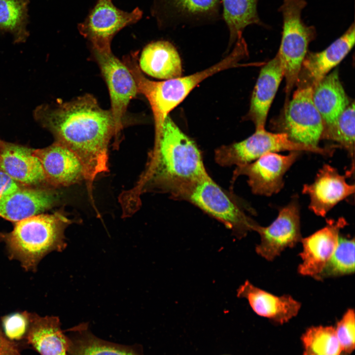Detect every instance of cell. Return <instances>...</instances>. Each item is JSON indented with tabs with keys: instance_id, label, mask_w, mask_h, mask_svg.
<instances>
[{
	"instance_id": "603a6c76",
	"label": "cell",
	"mask_w": 355,
	"mask_h": 355,
	"mask_svg": "<svg viewBox=\"0 0 355 355\" xmlns=\"http://www.w3.org/2000/svg\"><path fill=\"white\" fill-rule=\"evenodd\" d=\"M139 61L142 71L156 78L167 80L180 77L182 74L179 55L168 41L158 40L147 44Z\"/></svg>"
},
{
	"instance_id": "83f0119b",
	"label": "cell",
	"mask_w": 355,
	"mask_h": 355,
	"mask_svg": "<svg viewBox=\"0 0 355 355\" xmlns=\"http://www.w3.org/2000/svg\"><path fill=\"white\" fill-rule=\"evenodd\" d=\"M355 103L350 105L331 124L324 127L321 140L337 143L354 158L355 152Z\"/></svg>"
},
{
	"instance_id": "1f68e13d",
	"label": "cell",
	"mask_w": 355,
	"mask_h": 355,
	"mask_svg": "<svg viewBox=\"0 0 355 355\" xmlns=\"http://www.w3.org/2000/svg\"><path fill=\"white\" fill-rule=\"evenodd\" d=\"M28 321L26 313L6 317L3 320L6 335L11 339H19L26 332Z\"/></svg>"
},
{
	"instance_id": "3957f363",
	"label": "cell",
	"mask_w": 355,
	"mask_h": 355,
	"mask_svg": "<svg viewBox=\"0 0 355 355\" xmlns=\"http://www.w3.org/2000/svg\"><path fill=\"white\" fill-rule=\"evenodd\" d=\"M247 52L246 43L239 39L231 53L214 65L191 75L162 81L149 80L143 75L139 66L137 52L125 56L123 63L133 76L138 93L144 95L150 105L154 120L155 137L160 134L169 113L196 86L218 72L241 66L238 63Z\"/></svg>"
},
{
	"instance_id": "8fae6325",
	"label": "cell",
	"mask_w": 355,
	"mask_h": 355,
	"mask_svg": "<svg viewBox=\"0 0 355 355\" xmlns=\"http://www.w3.org/2000/svg\"><path fill=\"white\" fill-rule=\"evenodd\" d=\"M92 51L107 84L111 103L110 110L121 132L126 122L128 104L138 93L135 81L126 66L113 55L111 49H92Z\"/></svg>"
},
{
	"instance_id": "4dcf8cb0",
	"label": "cell",
	"mask_w": 355,
	"mask_h": 355,
	"mask_svg": "<svg viewBox=\"0 0 355 355\" xmlns=\"http://www.w3.org/2000/svg\"><path fill=\"white\" fill-rule=\"evenodd\" d=\"M355 312L349 309L335 328L342 350L350 353L354 350L355 341Z\"/></svg>"
},
{
	"instance_id": "52a82bcc",
	"label": "cell",
	"mask_w": 355,
	"mask_h": 355,
	"mask_svg": "<svg viewBox=\"0 0 355 355\" xmlns=\"http://www.w3.org/2000/svg\"><path fill=\"white\" fill-rule=\"evenodd\" d=\"M336 148V144L322 147L297 143L285 133L270 132L264 128L255 129L252 135L242 141L217 148L214 159L221 166L237 167L253 162L270 152L296 151L331 156Z\"/></svg>"
},
{
	"instance_id": "277c9868",
	"label": "cell",
	"mask_w": 355,
	"mask_h": 355,
	"mask_svg": "<svg viewBox=\"0 0 355 355\" xmlns=\"http://www.w3.org/2000/svg\"><path fill=\"white\" fill-rule=\"evenodd\" d=\"M72 221L59 211L40 213L15 222L12 231L1 233L0 238L11 259L18 260L26 270L35 271L48 253L66 248L65 230Z\"/></svg>"
},
{
	"instance_id": "f1b7e54d",
	"label": "cell",
	"mask_w": 355,
	"mask_h": 355,
	"mask_svg": "<svg viewBox=\"0 0 355 355\" xmlns=\"http://www.w3.org/2000/svg\"><path fill=\"white\" fill-rule=\"evenodd\" d=\"M355 272V239L340 236L337 246L317 280L350 275Z\"/></svg>"
},
{
	"instance_id": "5b68a950",
	"label": "cell",
	"mask_w": 355,
	"mask_h": 355,
	"mask_svg": "<svg viewBox=\"0 0 355 355\" xmlns=\"http://www.w3.org/2000/svg\"><path fill=\"white\" fill-rule=\"evenodd\" d=\"M185 200L222 222L239 238L253 231L257 222L209 175L182 188L172 197Z\"/></svg>"
},
{
	"instance_id": "484cf974",
	"label": "cell",
	"mask_w": 355,
	"mask_h": 355,
	"mask_svg": "<svg viewBox=\"0 0 355 355\" xmlns=\"http://www.w3.org/2000/svg\"><path fill=\"white\" fill-rule=\"evenodd\" d=\"M74 331L75 336L69 338L68 355H140L129 347L96 337L84 325L75 327Z\"/></svg>"
},
{
	"instance_id": "d4e9b609",
	"label": "cell",
	"mask_w": 355,
	"mask_h": 355,
	"mask_svg": "<svg viewBox=\"0 0 355 355\" xmlns=\"http://www.w3.org/2000/svg\"><path fill=\"white\" fill-rule=\"evenodd\" d=\"M222 5V17L227 26L230 44L242 35L245 28L250 25L264 26L258 15L259 0H220Z\"/></svg>"
},
{
	"instance_id": "9c48e42d",
	"label": "cell",
	"mask_w": 355,
	"mask_h": 355,
	"mask_svg": "<svg viewBox=\"0 0 355 355\" xmlns=\"http://www.w3.org/2000/svg\"><path fill=\"white\" fill-rule=\"evenodd\" d=\"M142 16V11L139 7L128 12L116 7L111 0H98L77 28L93 49L108 50L111 49L113 36L124 27L137 23Z\"/></svg>"
},
{
	"instance_id": "4316f807",
	"label": "cell",
	"mask_w": 355,
	"mask_h": 355,
	"mask_svg": "<svg viewBox=\"0 0 355 355\" xmlns=\"http://www.w3.org/2000/svg\"><path fill=\"white\" fill-rule=\"evenodd\" d=\"M29 0H0V30L9 33L15 43H23L29 36Z\"/></svg>"
},
{
	"instance_id": "9a60e30c",
	"label": "cell",
	"mask_w": 355,
	"mask_h": 355,
	"mask_svg": "<svg viewBox=\"0 0 355 355\" xmlns=\"http://www.w3.org/2000/svg\"><path fill=\"white\" fill-rule=\"evenodd\" d=\"M347 225L343 217L327 219L323 228L301 239L302 262L298 267L300 275L315 279L322 271L337 246L341 230Z\"/></svg>"
},
{
	"instance_id": "e0dca14e",
	"label": "cell",
	"mask_w": 355,
	"mask_h": 355,
	"mask_svg": "<svg viewBox=\"0 0 355 355\" xmlns=\"http://www.w3.org/2000/svg\"><path fill=\"white\" fill-rule=\"evenodd\" d=\"M355 41V28L353 23L340 37L323 51L307 53L295 85L313 87L346 57Z\"/></svg>"
},
{
	"instance_id": "e575fe53",
	"label": "cell",
	"mask_w": 355,
	"mask_h": 355,
	"mask_svg": "<svg viewBox=\"0 0 355 355\" xmlns=\"http://www.w3.org/2000/svg\"><path fill=\"white\" fill-rule=\"evenodd\" d=\"M302 355H316L308 351L305 350Z\"/></svg>"
},
{
	"instance_id": "30bf717a",
	"label": "cell",
	"mask_w": 355,
	"mask_h": 355,
	"mask_svg": "<svg viewBox=\"0 0 355 355\" xmlns=\"http://www.w3.org/2000/svg\"><path fill=\"white\" fill-rule=\"evenodd\" d=\"M300 206L296 197L279 210L276 218L269 226L257 224L253 231L260 237L256 253L273 261L286 248L294 247L302 239L300 229Z\"/></svg>"
},
{
	"instance_id": "7c38bea8",
	"label": "cell",
	"mask_w": 355,
	"mask_h": 355,
	"mask_svg": "<svg viewBox=\"0 0 355 355\" xmlns=\"http://www.w3.org/2000/svg\"><path fill=\"white\" fill-rule=\"evenodd\" d=\"M301 153L295 151L285 155L277 152L265 154L253 162L237 166L233 179L245 175L248 177L247 181L253 194L271 196L282 189L285 174Z\"/></svg>"
},
{
	"instance_id": "d590c367",
	"label": "cell",
	"mask_w": 355,
	"mask_h": 355,
	"mask_svg": "<svg viewBox=\"0 0 355 355\" xmlns=\"http://www.w3.org/2000/svg\"><path fill=\"white\" fill-rule=\"evenodd\" d=\"M2 142V141L0 140V150Z\"/></svg>"
},
{
	"instance_id": "7a4b0ae2",
	"label": "cell",
	"mask_w": 355,
	"mask_h": 355,
	"mask_svg": "<svg viewBox=\"0 0 355 355\" xmlns=\"http://www.w3.org/2000/svg\"><path fill=\"white\" fill-rule=\"evenodd\" d=\"M208 175L195 142L169 115L160 134L155 138L145 170L135 186L122 195L123 213L127 215L134 213L144 193H166L172 197L184 187Z\"/></svg>"
},
{
	"instance_id": "836d02e7",
	"label": "cell",
	"mask_w": 355,
	"mask_h": 355,
	"mask_svg": "<svg viewBox=\"0 0 355 355\" xmlns=\"http://www.w3.org/2000/svg\"><path fill=\"white\" fill-rule=\"evenodd\" d=\"M0 355H20L16 345L6 339L0 333Z\"/></svg>"
},
{
	"instance_id": "4fadbf2b",
	"label": "cell",
	"mask_w": 355,
	"mask_h": 355,
	"mask_svg": "<svg viewBox=\"0 0 355 355\" xmlns=\"http://www.w3.org/2000/svg\"><path fill=\"white\" fill-rule=\"evenodd\" d=\"M33 151L41 163L47 183L52 187L68 186L83 181L87 183L85 165L69 147L54 142L46 147Z\"/></svg>"
},
{
	"instance_id": "44dd1931",
	"label": "cell",
	"mask_w": 355,
	"mask_h": 355,
	"mask_svg": "<svg viewBox=\"0 0 355 355\" xmlns=\"http://www.w3.org/2000/svg\"><path fill=\"white\" fill-rule=\"evenodd\" d=\"M283 77L277 54L261 69L252 94L247 116L253 122L255 129L265 128L269 108Z\"/></svg>"
},
{
	"instance_id": "ffe728a7",
	"label": "cell",
	"mask_w": 355,
	"mask_h": 355,
	"mask_svg": "<svg viewBox=\"0 0 355 355\" xmlns=\"http://www.w3.org/2000/svg\"><path fill=\"white\" fill-rule=\"evenodd\" d=\"M237 296L248 300L258 315L279 323H284L298 313L301 303L289 295L277 296L246 281L237 289Z\"/></svg>"
},
{
	"instance_id": "ba28073f",
	"label": "cell",
	"mask_w": 355,
	"mask_h": 355,
	"mask_svg": "<svg viewBox=\"0 0 355 355\" xmlns=\"http://www.w3.org/2000/svg\"><path fill=\"white\" fill-rule=\"evenodd\" d=\"M313 87H298L292 99L285 103L284 114L275 127L292 141L319 146L324 128L322 117L312 99Z\"/></svg>"
},
{
	"instance_id": "d6a6232c",
	"label": "cell",
	"mask_w": 355,
	"mask_h": 355,
	"mask_svg": "<svg viewBox=\"0 0 355 355\" xmlns=\"http://www.w3.org/2000/svg\"><path fill=\"white\" fill-rule=\"evenodd\" d=\"M20 187L19 184L0 170V195L14 191Z\"/></svg>"
},
{
	"instance_id": "cb8c5ba5",
	"label": "cell",
	"mask_w": 355,
	"mask_h": 355,
	"mask_svg": "<svg viewBox=\"0 0 355 355\" xmlns=\"http://www.w3.org/2000/svg\"><path fill=\"white\" fill-rule=\"evenodd\" d=\"M312 99L322 117L324 127L335 122L350 105L351 102L340 80L337 69L313 87Z\"/></svg>"
},
{
	"instance_id": "d6986e66",
	"label": "cell",
	"mask_w": 355,
	"mask_h": 355,
	"mask_svg": "<svg viewBox=\"0 0 355 355\" xmlns=\"http://www.w3.org/2000/svg\"><path fill=\"white\" fill-rule=\"evenodd\" d=\"M33 149L2 142L0 170L19 184L31 186L47 183L41 163Z\"/></svg>"
},
{
	"instance_id": "ac0fdd59",
	"label": "cell",
	"mask_w": 355,
	"mask_h": 355,
	"mask_svg": "<svg viewBox=\"0 0 355 355\" xmlns=\"http://www.w3.org/2000/svg\"><path fill=\"white\" fill-rule=\"evenodd\" d=\"M58 194L50 188H24L0 195V217L12 222L40 214L55 205Z\"/></svg>"
},
{
	"instance_id": "6da1fadb",
	"label": "cell",
	"mask_w": 355,
	"mask_h": 355,
	"mask_svg": "<svg viewBox=\"0 0 355 355\" xmlns=\"http://www.w3.org/2000/svg\"><path fill=\"white\" fill-rule=\"evenodd\" d=\"M36 121L81 158L86 168L89 193L95 178L108 170V147L118 130L110 110L102 108L92 95L67 102L41 104L33 111Z\"/></svg>"
},
{
	"instance_id": "5bb4252c",
	"label": "cell",
	"mask_w": 355,
	"mask_h": 355,
	"mask_svg": "<svg viewBox=\"0 0 355 355\" xmlns=\"http://www.w3.org/2000/svg\"><path fill=\"white\" fill-rule=\"evenodd\" d=\"M220 0H153L151 14L160 27L202 24L221 19Z\"/></svg>"
},
{
	"instance_id": "7402d4cb",
	"label": "cell",
	"mask_w": 355,
	"mask_h": 355,
	"mask_svg": "<svg viewBox=\"0 0 355 355\" xmlns=\"http://www.w3.org/2000/svg\"><path fill=\"white\" fill-rule=\"evenodd\" d=\"M30 321L27 340L41 355H68L69 338L61 330L59 319L26 313Z\"/></svg>"
},
{
	"instance_id": "2e32d148",
	"label": "cell",
	"mask_w": 355,
	"mask_h": 355,
	"mask_svg": "<svg viewBox=\"0 0 355 355\" xmlns=\"http://www.w3.org/2000/svg\"><path fill=\"white\" fill-rule=\"evenodd\" d=\"M346 177L337 169L324 164L313 182L304 184L302 193L310 198L309 209L316 215L324 217L338 203L355 192V185L348 183Z\"/></svg>"
},
{
	"instance_id": "8992f818",
	"label": "cell",
	"mask_w": 355,
	"mask_h": 355,
	"mask_svg": "<svg viewBox=\"0 0 355 355\" xmlns=\"http://www.w3.org/2000/svg\"><path fill=\"white\" fill-rule=\"evenodd\" d=\"M307 4L305 0H284L279 8L283 16V32L277 54L285 79L288 99L296 84L308 45L316 36V28L306 25L301 18Z\"/></svg>"
},
{
	"instance_id": "f546056e",
	"label": "cell",
	"mask_w": 355,
	"mask_h": 355,
	"mask_svg": "<svg viewBox=\"0 0 355 355\" xmlns=\"http://www.w3.org/2000/svg\"><path fill=\"white\" fill-rule=\"evenodd\" d=\"M305 350L316 355H340L343 351L332 326H313L304 333Z\"/></svg>"
}]
</instances>
